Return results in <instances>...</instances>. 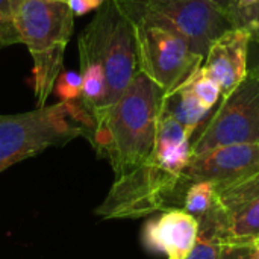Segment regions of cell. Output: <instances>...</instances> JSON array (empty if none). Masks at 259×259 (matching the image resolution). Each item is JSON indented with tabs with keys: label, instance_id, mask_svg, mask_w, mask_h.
<instances>
[{
	"label": "cell",
	"instance_id": "1",
	"mask_svg": "<svg viewBox=\"0 0 259 259\" xmlns=\"http://www.w3.org/2000/svg\"><path fill=\"white\" fill-rule=\"evenodd\" d=\"M164 94L140 71L120 99L96 120L90 141L109 161L115 179L150 159Z\"/></svg>",
	"mask_w": 259,
	"mask_h": 259
},
{
	"label": "cell",
	"instance_id": "2",
	"mask_svg": "<svg viewBox=\"0 0 259 259\" xmlns=\"http://www.w3.org/2000/svg\"><path fill=\"white\" fill-rule=\"evenodd\" d=\"M79 56L80 64L97 62L105 74L106 94L96 121L140 73L135 18L126 0H102L96 17L79 36Z\"/></svg>",
	"mask_w": 259,
	"mask_h": 259
},
{
	"label": "cell",
	"instance_id": "3",
	"mask_svg": "<svg viewBox=\"0 0 259 259\" xmlns=\"http://www.w3.org/2000/svg\"><path fill=\"white\" fill-rule=\"evenodd\" d=\"M93 129L94 118L79 100L0 115V173L49 147L64 146L77 137L90 138Z\"/></svg>",
	"mask_w": 259,
	"mask_h": 259
},
{
	"label": "cell",
	"instance_id": "4",
	"mask_svg": "<svg viewBox=\"0 0 259 259\" xmlns=\"http://www.w3.org/2000/svg\"><path fill=\"white\" fill-rule=\"evenodd\" d=\"M74 14L67 2L21 0L14 29L33 58L36 108L46 106L62 68L65 47L74 27Z\"/></svg>",
	"mask_w": 259,
	"mask_h": 259
},
{
	"label": "cell",
	"instance_id": "5",
	"mask_svg": "<svg viewBox=\"0 0 259 259\" xmlns=\"http://www.w3.org/2000/svg\"><path fill=\"white\" fill-rule=\"evenodd\" d=\"M126 2L135 18L140 71L164 93L173 91L203 64L205 58L193 52L190 44L173 30L141 18L132 0Z\"/></svg>",
	"mask_w": 259,
	"mask_h": 259
},
{
	"label": "cell",
	"instance_id": "6",
	"mask_svg": "<svg viewBox=\"0 0 259 259\" xmlns=\"http://www.w3.org/2000/svg\"><path fill=\"white\" fill-rule=\"evenodd\" d=\"M135 12L182 36L203 56L222 33L232 29L228 12L212 0H132Z\"/></svg>",
	"mask_w": 259,
	"mask_h": 259
},
{
	"label": "cell",
	"instance_id": "7",
	"mask_svg": "<svg viewBox=\"0 0 259 259\" xmlns=\"http://www.w3.org/2000/svg\"><path fill=\"white\" fill-rule=\"evenodd\" d=\"M231 144H259V64L223 96L215 114L191 143V155Z\"/></svg>",
	"mask_w": 259,
	"mask_h": 259
},
{
	"label": "cell",
	"instance_id": "8",
	"mask_svg": "<svg viewBox=\"0 0 259 259\" xmlns=\"http://www.w3.org/2000/svg\"><path fill=\"white\" fill-rule=\"evenodd\" d=\"M259 171V144H231L191 155L181 173L179 190L193 182H211L217 193Z\"/></svg>",
	"mask_w": 259,
	"mask_h": 259
},
{
	"label": "cell",
	"instance_id": "9",
	"mask_svg": "<svg viewBox=\"0 0 259 259\" xmlns=\"http://www.w3.org/2000/svg\"><path fill=\"white\" fill-rule=\"evenodd\" d=\"M222 243H249L259 235V171L217 193L206 212Z\"/></svg>",
	"mask_w": 259,
	"mask_h": 259
},
{
	"label": "cell",
	"instance_id": "10",
	"mask_svg": "<svg viewBox=\"0 0 259 259\" xmlns=\"http://www.w3.org/2000/svg\"><path fill=\"white\" fill-rule=\"evenodd\" d=\"M250 42L252 38L246 29L232 27L209 46L202 68L219 83L222 97L229 94L247 74Z\"/></svg>",
	"mask_w": 259,
	"mask_h": 259
},
{
	"label": "cell",
	"instance_id": "11",
	"mask_svg": "<svg viewBox=\"0 0 259 259\" xmlns=\"http://www.w3.org/2000/svg\"><path fill=\"white\" fill-rule=\"evenodd\" d=\"M199 234V222L184 209H167L149 220L143 229V244L149 252L167 259H187Z\"/></svg>",
	"mask_w": 259,
	"mask_h": 259
},
{
	"label": "cell",
	"instance_id": "12",
	"mask_svg": "<svg viewBox=\"0 0 259 259\" xmlns=\"http://www.w3.org/2000/svg\"><path fill=\"white\" fill-rule=\"evenodd\" d=\"M161 111L173 117L179 124L185 127L188 134H194L200 121L208 115V109L193 93L187 82L181 83L170 93H165L162 97Z\"/></svg>",
	"mask_w": 259,
	"mask_h": 259
},
{
	"label": "cell",
	"instance_id": "13",
	"mask_svg": "<svg viewBox=\"0 0 259 259\" xmlns=\"http://www.w3.org/2000/svg\"><path fill=\"white\" fill-rule=\"evenodd\" d=\"M217 197V188L211 182H193L184 190L181 209L200 219L214 205Z\"/></svg>",
	"mask_w": 259,
	"mask_h": 259
},
{
	"label": "cell",
	"instance_id": "14",
	"mask_svg": "<svg viewBox=\"0 0 259 259\" xmlns=\"http://www.w3.org/2000/svg\"><path fill=\"white\" fill-rule=\"evenodd\" d=\"M197 222H199L197 240L187 259H219L222 241L219 238V234L211 219L205 214L200 219H197Z\"/></svg>",
	"mask_w": 259,
	"mask_h": 259
},
{
	"label": "cell",
	"instance_id": "15",
	"mask_svg": "<svg viewBox=\"0 0 259 259\" xmlns=\"http://www.w3.org/2000/svg\"><path fill=\"white\" fill-rule=\"evenodd\" d=\"M185 82L190 85V88L193 90V93L196 94V97L208 109H212V106L222 97V91H220L219 83L203 71L202 65L197 70H194L191 73V76Z\"/></svg>",
	"mask_w": 259,
	"mask_h": 259
},
{
	"label": "cell",
	"instance_id": "16",
	"mask_svg": "<svg viewBox=\"0 0 259 259\" xmlns=\"http://www.w3.org/2000/svg\"><path fill=\"white\" fill-rule=\"evenodd\" d=\"M55 93L59 97V102H73L77 100L82 94V76L77 71H62L59 73L55 82Z\"/></svg>",
	"mask_w": 259,
	"mask_h": 259
},
{
	"label": "cell",
	"instance_id": "17",
	"mask_svg": "<svg viewBox=\"0 0 259 259\" xmlns=\"http://www.w3.org/2000/svg\"><path fill=\"white\" fill-rule=\"evenodd\" d=\"M21 0H0V44L20 42L14 29V15Z\"/></svg>",
	"mask_w": 259,
	"mask_h": 259
},
{
	"label": "cell",
	"instance_id": "18",
	"mask_svg": "<svg viewBox=\"0 0 259 259\" xmlns=\"http://www.w3.org/2000/svg\"><path fill=\"white\" fill-rule=\"evenodd\" d=\"M234 27H243L250 33L253 42H259V2L253 6L238 9L231 17Z\"/></svg>",
	"mask_w": 259,
	"mask_h": 259
},
{
	"label": "cell",
	"instance_id": "19",
	"mask_svg": "<svg viewBox=\"0 0 259 259\" xmlns=\"http://www.w3.org/2000/svg\"><path fill=\"white\" fill-rule=\"evenodd\" d=\"M219 259H259V249L253 241L222 243Z\"/></svg>",
	"mask_w": 259,
	"mask_h": 259
},
{
	"label": "cell",
	"instance_id": "20",
	"mask_svg": "<svg viewBox=\"0 0 259 259\" xmlns=\"http://www.w3.org/2000/svg\"><path fill=\"white\" fill-rule=\"evenodd\" d=\"M67 5L76 17L85 15L102 5V0H67Z\"/></svg>",
	"mask_w": 259,
	"mask_h": 259
},
{
	"label": "cell",
	"instance_id": "21",
	"mask_svg": "<svg viewBox=\"0 0 259 259\" xmlns=\"http://www.w3.org/2000/svg\"><path fill=\"white\" fill-rule=\"evenodd\" d=\"M212 2L217 3L219 6H222V8L228 12L229 17L234 14V11H235V8H237V0H212Z\"/></svg>",
	"mask_w": 259,
	"mask_h": 259
},
{
	"label": "cell",
	"instance_id": "22",
	"mask_svg": "<svg viewBox=\"0 0 259 259\" xmlns=\"http://www.w3.org/2000/svg\"><path fill=\"white\" fill-rule=\"evenodd\" d=\"M259 0H237V8H235V11H238V9H244V8H249V6H253L255 3H258ZM234 11V12H235ZM232 17V15H231Z\"/></svg>",
	"mask_w": 259,
	"mask_h": 259
},
{
	"label": "cell",
	"instance_id": "23",
	"mask_svg": "<svg viewBox=\"0 0 259 259\" xmlns=\"http://www.w3.org/2000/svg\"><path fill=\"white\" fill-rule=\"evenodd\" d=\"M253 243H255V246H256V247L259 249V235L256 237V238H255V240H253Z\"/></svg>",
	"mask_w": 259,
	"mask_h": 259
},
{
	"label": "cell",
	"instance_id": "24",
	"mask_svg": "<svg viewBox=\"0 0 259 259\" xmlns=\"http://www.w3.org/2000/svg\"><path fill=\"white\" fill-rule=\"evenodd\" d=\"M56 2H67V0H56Z\"/></svg>",
	"mask_w": 259,
	"mask_h": 259
}]
</instances>
